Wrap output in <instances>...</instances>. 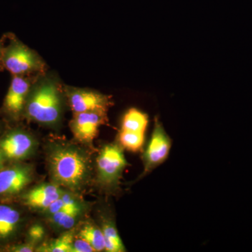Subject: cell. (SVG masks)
<instances>
[{"mask_svg":"<svg viewBox=\"0 0 252 252\" xmlns=\"http://www.w3.org/2000/svg\"><path fill=\"white\" fill-rule=\"evenodd\" d=\"M47 165L54 183L73 193L82 190L91 176L90 158L74 144L57 143L47 154Z\"/></svg>","mask_w":252,"mask_h":252,"instance_id":"obj_1","label":"cell"},{"mask_svg":"<svg viewBox=\"0 0 252 252\" xmlns=\"http://www.w3.org/2000/svg\"><path fill=\"white\" fill-rule=\"evenodd\" d=\"M63 111L61 86L56 79L44 77L33 83L28 94L24 115L41 125L56 126Z\"/></svg>","mask_w":252,"mask_h":252,"instance_id":"obj_2","label":"cell"},{"mask_svg":"<svg viewBox=\"0 0 252 252\" xmlns=\"http://www.w3.org/2000/svg\"><path fill=\"white\" fill-rule=\"evenodd\" d=\"M2 64L4 69L12 76L42 73L46 68L45 63L39 54L11 33H8L3 49Z\"/></svg>","mask_w":252,"mask_h":252,"instance_id":"obj_3","label":"cell"},{"mask_svg":"<svg viewBox=\"0 0 252 252\" xmlns=\"http://www.w3.org/2000/svg\"><path fill=\"white\" fill-rule=\"evenodd\" d=\"M128 166L119 144H107L101 149L97 159V180L104 188L115 191L119 189L121 178L126 167Z\"/></svg>","mask_w":252,"mask_h":252,"instance_id":"obj_4","label":"cell"},{"mask_svg":"<svg viewBox=\"0 0 252 252\" xmlns=\"http://www.w3.org/2000/svg\"><path fill=\"white\" fill-rule=\"evenodd\" d=\"M171 147V139L156 119L153 132L143 154L144 170L141 177H145L163 163L169 157Z\"/></svg>","mask_w":252,"mask_h":252,"instance_id":"obj_5","label":"cell"},{"mask_svg":"<svg viewBox=\"0 0 252 252\" xmlns=\"http://www.w3.org/2000/svg\"><path fill=\"white\" fill-rule=\"evenodd\" d=\"M64 92L73 114L88 112L107 113L112 105L111 96L97 91L67 86Z\"/></svg>","mask_w":252,"mask_h":252,"instance_id":"obj_6","label":"cell"},{"mask_svg":"<svg viewBox=\"0 0 252 252\" xmlns=\"http://www.w3.org/2000/svg\"><path fill=\"white\" fill-rule=\"evenodd\" d=\"M33 167L16 163L0 170V196L12 197L21 193L32 181Z\"/></svg>","mask_w":252,"mask_h":252,"instance_id":"obj_7","label":"cell"},{"mask_svg":"<svg viewBox=\"0 0 252 252\" xmlns=\"http://www.w3.org/2000/svg\"><path fill=\"white\" fill-rule=\"evenodd\" d=\"M107 113L88 112L74 114L69 127L74 138L83 144H93L100 126L107 124Z\"/></svg>","mask_w":252,"mask_h":252,"instance_id":"obj_8","label":"cell"},{"mask_svg":"<svg viewBox=\"0 0 252 252\" xmlns=\"http://www.w3.org/2000/svg\"><path fill=\"white\" fill-rule=\"evenodd\" d=\"M29 76H12L11 84L3 102V112L11 119L24 115L28 94L32 85Z\"/></svg>","mask_w":252,"mask_h":252,"instance_id":"obj_9","label":"cell"},{"mask_svg":"<svg viewBox=\"0 0 252 252\" xmlns=\"http://www.w3.org/2000/svg\"><path fill=\"white\" fill-rule=\"evenodd\" d=\"M35 146L32 136L21 129L10 131L0 140V152L5 158L16 161L29 157Z\"/></svg>","mask_w":252,"mask_h":252,"instance_id":"obj_10","label":"cell"},{"mask_svg":"<svg viewBox=\"0 0 252 252\" xmlns=\"http://www.w3.org/2000/svg\"><path fill=\"white\" fill-rule=\"evenodd\" d=\"M64 189L55 183L42 184L31 189L23 195L25 205L45 211L64 192Z\"/></svg>","mask_w":252,"mask_h":252,"instance_id":"obj_11","label":"cell"},{"mask_svg":"<svg viewBox=\"0 0 252 252\" xmlns=\"http://www.w3.org/2000/svg\"><path fill=\"white\" fill-rule=\"evenodd\" d=\"M21 215L17 210L8 205H0V240H9L17 231Z\"/></svg>","mask_w":252,"mask_h":252,"instance_id":"obj_12","label":"cell"},{"mask_svg":"<svg viewBox=\"0 0 252 252\" xmlns=\"http://www.w3.org/2000/svg\"><path fill=\"white\" fill-rule=\"evenodd\" d=\"M76 235L90 243L96 252L105 251V243L102 228L94 223L86 222L77 230Z\"/></svg>","mask_w":252,"mask_h":252,"instance_id":"obj_13","label":"cell"},{"mask_svg":"<svg viewBox=\"0 0 252 252\" xmlns=\"http://www.w3.org/2000/svg\"><path fill=\"white\" fill-rule=\"evenodd\" d=\"M148 126V117L147 114L138 109H129L123 118L122 129L124 131L145 134Z\"/></svg>","mask_w":252,"mask_h":252,"instance_id":"obj_14","label":"cell"},{"mask_svg":"<svg viewBox=\"0 0 252 252\" xmlns=\"http://www.w3.org/2000/svg\"><path fill=\"white\" fill-rule=\"evenodd\" d=\"M75 228L66 230L56 240L44 244L36 249L39 252H72V245L76 236Z\"/></svg>","mask_w":252,"mask_h":252,"instance_id":"obj_15","label":"cell"},{"mask_svg":"<svg viewBox=\"0 0 252 252\" xmlns=\"http://www.w3.org/2000/svg\"><path fill=\"white\" fill-rule=\"evenodd\" d=\"M101 228L104 235L106 252H124L126 251L115 223L112 220H104Z\"/></svg>","mask_w":252,"mask_h":252,"instance_id":"obj_16","label":"cell"},{"mask_svg":"<svg viewBox=\"0 0 252 252\" xmlns=\"http://www.w3.org/2000/svg\"><path fill=\"white\" fill-rule=\"evenodd\" d=\"M84 209H71L56 212L49 216L51 223L63 230L74 228Z\"/></svg>","mask_w":252,"mask_h":252,"instance_id":"obj_17","label":"cell"},{"mask_svg":"<svg viewBox=\"0 0 252 252\" xmlns=\"http://www.w3.org/2000/svg\"><path fill=\"white\" fill-rule=\"evenodd\" d=\"M71 209H84V205L74 194H72V191L69 190V193H67L64 190L61 197L44 212L49 217L56 212Z\"/></svg>","mask_w":252,"mask_h":252,"instance_id":"obj_18","label":"cell"},{"mask_svg":"<svg viewBox=\"0 0 252 252\" xmlns=\"http://www.w3.org/2000/svg\"><path fill=\"white\" fill-rule=\"evenodd\" d=\"M145 134L120 130L119 134V144L123 149L132 152H137L143 148Z\"/></svg>","mask_w":252,"mask_h":252,"instance_id":"obj_19","label":"cell"},{"mask_svg":"<svg viewBox=\"0 0 252 252\" xmlns=\"http://www.w3.org/2000/svg\"><path fill=\"white\" fill-rule=\"evenodd\" d=\"M45 229L40 224H34L32 225L28 231V238L30 243L34 244L41 241L45 236Z\"/></svg>","mask_w":252,"mask_h":252,"instance_id":"obj_20","label":"cell"},{"mask_svg":"<svg viewBox=\"0 0 252 252\" xmlns=\"http://www.w3.org/2000/svg\"><path fill=\"white\" fill-rule=\"evenodd\" d=\"M72 252H96L90 243L77 235L74 238L72 245Z\"/></svg>","mask_w":252,"mask_h":252,"instance_id":"obj_21","label":"cell"},{"mask_svg":"<svg viewBox=\"0 0 252 252\" xmlns=\"http://www.w3.org/2000/svg\"><path fill=\"white\" fill-rule=\"evenodd\" d=\"M35 245L31 243L19 244L13 245L8 249V252H36Z\"/></svg>","mask_w":252,"mask_h":252,"instance_id":"obj_22","label":"cell"},{"mask_svg":"<svg viewBox=\"0 0 252 252\" xmlns=\"http://www.w3.org/2000/svg\"><path fill=\"white\" fill-rule=\"evenodd\" d=\"M7 39L8 33L7 34H4V35L0 38V72L2 71L3 69H4L2 64V53L3 49H4L5 44H6V41H7Z\"/></svg>","mask_w":252,"mask_h":252,"instance_id":"obj_23","label":"cell"},{"mask_svg":"<svg viewBox=\"0 0 252 252\" xmlns=\"http://www.w3.org/2000/svg\"><path fill=\"white\" fill-rule=\"evenodd\" d=\"M4 157L3 156L2 153L0 152V170H2L4 168Z\"/></svg>","mask_w":252,"mask_h":252,"instance_id":"obj_24","label":"cell"},{"mask_svg":"<svg viewBox=\"0 0 252 252\" xmlns=\"http://www.w3.org/2000/svg\"><path fill=\"white\" fill-rule=\"evenodd\" d=\"M0 127H1V125H0Z\"/></svg>","mask_w":252,"mask_h":252,"instance_id":"obj_25","label":"cell"}]
</instances>
